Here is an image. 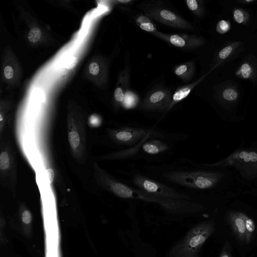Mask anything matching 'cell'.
Wrapping results in <instances>:
<instances>
[{"label":"cell","instance_id":"obj_1","mask_svg":"<svg viewBox=\"0 0 257 257\" xmlns=\"http://www.w3.org/2000/svg\"><path fill=\"white\" fill-rule=\"evenodd\" d=\"M209 169L193 171H173L163 176L168 181L193 189L209 191L223 201L241 193L239 178L233 170L204 164Z\"/></svg>","mask_w":257,"mask_h":257},{"label":"cell","instance_id":"obj_2","mask_svg":"<svg viewBox=\"0 0 257 257\" xmlns=\"http://www.w3.org/2000/svg\"><path fill=\"white\" fill-rule=\"evenodd\" d=\"M220 72L221 78L214 92L217 110L224 121L238 123L247 114L244 89L240 80Z\"/></svg>","mask_w":257,"mask_h":257},{"label":"cell","instance_id":"obj_3","mask_svg":"<svg viewBox=\"0 0 257 257\" xmlns=\"http://www.w3.org/2000/svg\"><path fill=\"white\" fill-rule=\"evenodd\" d=\"M208 165L234 170L239 178L241 193L257 196V140L241 145L226 158Z\"/></svg>","mask_w":257,"mask_h":257},{"label":"cell","instance_id":"obj_4","mask_svg":"<svg viewBox=\"0 0 257 257\" xmlns=\"http://www.w3.org/2000/svg\"><path fill=\"white\" fill-rule=\"evenodd\" d=\"M215 231L213 220L202 222L192 227L170 250V257H198L201 248Z\"/></svg>","mask_w":257,"mask_h":257},{"label":"cell","instance_id":"obj_5","mask_svg":"<svg viewBox=\"0 0 257 257\" xmlns=\"http://www.w3.org/2000/svg\"><path fill=\"white\" fill-rule=\"evenodd\" d=\"M239 80L257 85V43L245 51L237 59L218 69Z\"/></svg>","mask_w":257,"mask_h":257},{"label":"cell","instance_id":"obj_6","mask_svg":"<svg viewBox=\"0 0 257 257\" xmlns=\"http://www.w3.org/2000/svg\"><path fill=\"white\" fill-rule=\"evenodd\" d=\"M220 5L236 27L252 34L257 32V5L244 6L233 0H223Z\"/></svg>","mask_w":257,"mask_h":257},{"label":"cell","instance_id":"obj_7","mask_svg":"<svg viewBox=\"0 0 257 257\" xmlns=\"http://www.w3.org/2000/svg\"><path fill=\"white\" fill-rule=\"evenodd\" d=\"M133 183L145 194L161 200L189 199L190 196L140 174H136Z\"/></svg>","mask_w":257,"mask_h":257},{"label":"cell","instance_id":"obj_8","mask_svg":"<svg viewBox=\"0 0 257 257\" xmlns=\"http://www.w3.org/2000/svg\"><path fill=\"white\" fill-rule=\"evenodd\" d=\"M163 134L153 130L124 127L116 131L114 138L124 145H133L146 139L164 138Z\"/></svg>","mask_w":257,"mask_h":257},{"label":"cell","instance_id":"obj_9","mask_svg":"<svg viewBox=\"0 0 257 257\" xmlns=\"http://www.w3.org/2000/svg\"><path fill=\"white\" fill-rule=\"evenodd\" d=\"M110 188L115 195L122 198H137L154 203L157 201V198L148 196L139 190L133 189L120 182H111Z\"/></svg>","mask_w":257,"mask_h":257},{"label":"cell","instance_id":"obj_10","mask_svg":"<svg viewBox=\"0 0 257 257\" xmlns=\"http://www.w3.org/2000/svg\"><path fill=\"white\" fill-rule=\"evenodd\" d=\"M226 217L238 241L242 243H245V230L243 212L230 209L227 211Z\"/></svg>","mask_w":257,"mask_h":257},{"label":"cell","instance_id":"obj_11","mask_svg":"<svg viewBox=\"0 0 257 257\" xmlns=\"http://www.w3.org/2000/svg\"><path fill=\"white\" fill-rule=\"evenodd\" d=\"M221 17L215 26L216 32L218 37L226 36L235 29H238L234 26L227 14L223 11Z\"/></svg>","mask_w":257,"mask_h":257},{"label":"cell","instance_id":"obj_12","mask_svg":"<svg viewBox=\"0 0 257 257\" xmlns=\"http://www.w3.org/2000/svg\"><path fill=\"white\" fill-rule=\"evenodd\" d=\"M143 151L150 155H157L168 150L169 146L163 142L152 140L145 143L142 146Z\"/></svg>","mask_w":257,"mask_h":257},{"label":"cell","instance_id":"obj_13","mask_svg":"<svg viewBox=\"0 0 257 257\" xmlns=\"http://www.w3.org/2000/svg\"><path fill=\"white\" fill-rule=\"evenodd\" d=\"M243 218L245 230V243L248 244L251 242L254 236L255 225L253 220L244 213H243Z\"/></svg>","mask_w":257,"mask_h":257},{"label":"cell","instance_id":"obj_14","mask_svg":"<svg viewBox=\"0 0 257 257\" xmlns=\"http://www.w3.org/2000/svg\"><path fill=\"white\" fill-rule=\"evenodd\" d=\"M41 32L38 28H33L29 32L28 39L31 43H36L40 39Z\"/></svg>","mask_w":257,"mask_h":257},{"label":"cell","instance_id":"obj_15","mask_svg":"<svg viewBox=\"0 0 257 257\" xmlns=\"http://www.w3.org/2000/svg\"><path fill=\"white\" fill-rule=\"evenodd\" d=\"M69 141L72 148H76L80 144V137L78 134L75 131L71 132L69 134Z\"/></svg>","mask_w":257,"mask_h":257},{"label":"cell","instance_id":"obj_16","mask_svg":"<svg viewBox=\"0 0 257 257\" xmlns=\"http://www.w3.org/2000/svg\"><path fill=\"white\" fill-rule=\"evenodd\" d=\"M10 166L8 154L6 152H2L0 155V168L2 170L7 169Z\"/></svg>","mask_w":257,"mask_h":257},{"label":"cell","instance_id":"obj_17","mask_svg":"<svg viewBox=\"0 0 257 257\" xmlns=\"http://www.w3.org/2000/svg\"><path fill=\"white\" fill-rule=\"evenodd\" d=\"M219 257H232L231 247L228 241L225 242Z\"/></svg>","mask_w":257,"mask_h":257},{"label":"cell","instance_id":"obj_18","mask_svg":"<svg viewBox=\"0 0 257 257\" xmlns=\"http://www.w3.org/2000/svg\"><path fill=\"white\" fill-rule=\"evenodd\" d=\"M190 91L189 88H185L176 92L173 95V99L176 101L180 100L186 97Z\"/></svg>","mask_w":257,"mask_h":257},{"label":"cell","instance_id":"obj_19","mask_svg":"<svg viewBox=\"0 0 257 257\" xmlns=\"http://www.w3.org/2000/svg\"><path fill=\"white\" fill-rule=\"evenodd\" d=\"M170 40L173 45L177 47H183L185 45V40L177 35H172Z\"/></svg>","mask_w":257,"mask_h":257},{"label":"cell","instance_id":"obj_20","mask_svg":"<svg viewBox=\"0 0 257 257\" xmlns=\"http://www.w3.org/2000/svg\"><path fill=\"white\" fill-rule=\"evenodd\" d=\"M164 93L162 91L155 92L151 96L150 101L152 103H157L164 98Z\"/></svg>","mask_w":257,"mask_h":257},{"label":"cell","instance_id":"obj_21","mask_svg":"<svg viewBox=\"0 0 257 257\" xmlns=\"http://www.w3.org/2000/svg\"><path fill=\"white\" fill-rule=\"evenodd\" d=\"M160 15L164 19L170 21H173L176 18V15L173 13L167 10L162 11L160 13Z\"/></svg>","mask_w":257,"mask_h":257},{"label":"cell","instance_id":"obj_22","mask_svg":"<svg viewBox=\"0 0 257 257\" xmlns=\"http://www.w3.org/2000/svg\"><path fill=\"white\" fill-rule=\"evenodd\" d=\"M237 4L250 7L257 5V0H233Z\"/></svg>","mask_w":257,"mask_h":257},{"label":"cell","instance_id":"obj_23","mask_svg":"<svg viewBox=\"0 0 257 257\" xmlns=\"http://www.w3.org/2000/svg\"><path fill=\"white\" fill-rule=\"evenodd\" d=\"M77 62L76 57L74 56L71 57L66 61L65 67L68 69H71L76 66Z\"/></svg>","mask_w":257,"mask_h":257},{"label":"cell","instance_id":"obj_24","mask_svg":"<svg viewBox=\"0 0 257 257\" xmlns=\"http://www.w3.org/2000/svg\"><path fill=\"white\" fill-rule=\"evenodd\" d=\"M88 68L89 72L93 75H97L99 71V68L98 64L95 62L90 63Z\"/></svg>","mask_w":257,"mask_h":257},{"label":"cell","instance_id":"obj_25","mask_svg":"<svg viewBox=\"0 0 257 257\" xmlns=\"http://www.w3.org/2000/svg\"><path fill=\"white\" fill-rule=\"evenodd\" d=\"M4 75L7 79H11L14 75L13 69L10 66L5 67L4 71Z\"/></svg>","mask_w":257,"mask_h":257},{"label":"cell","instance_id":"obj_26","mask_svg":"<svg viewBox=\"0 0 257 257\" xmlns=\"http://www.w3.org/2000/svg\"><path fill=\"white\" fill-rule=\"evenodd\" d=\"M114 97L117 101L121 102L123 100L124 95L123 91L120 88H117L115 89L114 92Z\"/></svg>","mask_w":257,"mask_h":257},{"label":"cell","instance_id":"obj_27","mask_svg":"<svg viewBox=\"0 0 257 257\" xmlns=\"http://www.w3.org/2000/svg\"><path fill=\"white\" fill-rule=\"evenodd\" d=\"M23 221L26 224L30 223L32 220V216L29 211H25L22 214Z\"/></svg>","mask_w":257,"mask_h":257},{"label":"cell","instance_id":"obj_28","mask_svg":"<svg viewBox=\"0 0 257 257\" xmlns=\"http://www.w3.org/2000/svg\"><path fill=\"white\" fill-rule=\"evenodd\" d=\"M134 102V98L132 95H129L127 94H125L124 97V104L126 106L130 107L131 106Z\"/></svg>","mask_w":257,"mask_h":257},{"label":"cell","instance_id":"obj_29","mask_svg":"<svg viewBox=\"0 0 257 257\" xmlns=\"http://www.w3.org/2000/svg\"><path fill=\"white\" fill-rule=\"evenodd\" d=\"M140 27L142 29L149 32H152L154 30V26L151 23H142Z\"/></svg>","mask_w":257,"mask_h":257},{"label":"cell","instance_id":"obj_30","mask_svg":"<svg viewBox=\"0 0 257 257\" xmlns=\"http://www.w3.org/2000/svg\"><path fill=\"white\" fill-rule=\"evenodd\" d=\"M187 4L189 9L192 11H195L198 8V4L195 0H187Z\"/></svg>","mask_w":257,"mask_h":257},{"label":"cell","instance_id":"obj_31","mask_svg":"<svg viewBox=\"0 0 257 257\" xmlns=\"http://www.w3.org/2000/svg\"><path fill=\"white\" fill-rule=\"evenodd\" d=\"M187 67L185 65H182L179 66L175 71V73L180 75L184 73L187 70Z\"/></svg>","mask_w":257,"mask_h":257},{"label":"cell","instance_id":"obj_32","mask_svg":"<svg viewBox=\"0 0 257 257\" xmlns=\"http://www.w3.org/2000/svg\"><path fill=\"white\" fill-rule=\"evenodd\" d=\"M46 172L48 175L49 183L51 184L54 178V171L52 169H48Z\"/></svg>","mask_w":257,"mask_h":257},{"label":"cell","instance_id":"obj_33","mask_svg":"<svg viewBox=\"0 0 257 257\" xmlns=\"http://www.w3.org/2000/svg\"><path fill=\"white\" fill-rule=\"evenodd\" d=\"M90 122L94 126H97L99 125L100 120L97 117L91 116L90 119Z\"/></svg>","mask_w":257,"mask_h":257},{"label":"cell","instance_id":"obj_34","mask_svg":"<svg viewBox=\"0 0 257 257\" xmlns=\"http://www.w3.org/2000/svg\"><path fill=\"white\" fill-rule=\"evenodd\" d=\"M37 94H38L39 96H40L39 99L42 102L45 101V96L43 91H42L41 89H38L37 91Z\"/></svg>","mask_w":257,"mask_h":257},{"label":"cell","instance_id":"obj_35","mask_svg":"<svg viewBox=\"0 0 257 257\" xmlns=\"http://www.w3.org/2000/svg\"><path fill=\"white\" fill-rule=\"evenodd\" d=\"M119 1L120 2L123 3H127L128 2H130L131 1L130 0H124V1H123V0H122V1L119 0Z\"/></svg>","mask_w":257,"mask_h":257},{"label":"cell","instance_id":"obj_36","mask_svg":"<svg viewBox=\"0 0 257 257\" xmlns=\"http://www.w3.org/2000/svg\"><path fill=\"white\" fill-rule=\"evenodd\" d=\"M2 120V115H1V121Z\"/></svg>","mask_w":257,"mask_h":257},{"label":"cell","instance_id":"obj_37","mask_svg":"<svg viewBox=\"0 0 257 257\" xmlns=\"http://www.w3.org/2000/svg\"><path fill=\"white\" fill-rule=\"evenodd\" d=\"M256 34H257V32H256Z\"/></svg>","mask_w":257,"mask_h":257}]
</instances>
